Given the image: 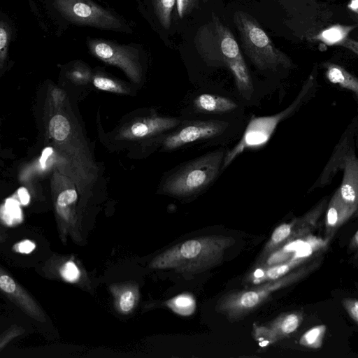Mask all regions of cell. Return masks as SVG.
Instances as JSON below:
<instances>
[{
  "label": "cell",
  "mask_w": 358,
  "mask_h": 358,
  "mask_svg": "<svg viewBox=\"0 0 358 358\" xmlns=\"http://www.w3.org/2000/svg\"><path fill=\"white\" fill-rule=\"evenodd\" d=\"M201 0H176V11L180 18L190 13L197 7Z\"/></svg>",
  "instance_id": "1f68e13d"
},
{
  "label": "cell",
  "mask_w": 358,
  "mask_h": 358,
  "mask_svg": "<svg viewBox=\"0 0 358 358\" xmlns=\"http://www.w3.org/2000/svg\"><path fill=\"white\" fill-rule=\"evenodd\" d=\"M155 13L162 26L169 29L171 24V13L176 0H152Z\"/></svg>",
  "instance_id": "83f0119b"
},
{
  "label": "cell",
  "mask_w": 358,
  "mask_h": 358,
  "mask_svg": "<svg viewBox=\"0 0 358 358\" xmlns=\"http://www.w3.org/2000/svg\"><path fill=\"white\" fill-rule=\"evenodd\" d=\"M66 99V94L63 90L57 87H53L48 96V103L51 113L50 115L63 109Z\"/></svg>",
  "instance_id": "4dcf8cb0"
},
{
  "label": "cell",
  "mask_w": 358,
  "mask_h": 358,
  "mask_svg": "<svg viewBox=\"0 0 358 358\" xmlns=\"http://www.w3.org/2000/svg\"><path fill=\"white\" fill-rule=\"evenodd\" d=\"M235 243L230 236H205L179 243L156 255L150 262L153 269H172L195 275L220 264L227 248Z\"/></svg>",
  "instance_id": "3957f363"
},
{
  "label": "cell",
  "mask_w": 358,
  "mask_h": 358,
  "mask_svg": "<svg viewBox=\"0 0 358 358\" xmlns=\"http://www.w3.org/2000/svg\"><path fill=\"white\" fill-rule=\"evenodd\" d=\"M166 304L174 313L183 316L192 314L196 306L194 298L187 294L176 296L167 301Z\"/></svg>",
  "instance_id": "484cf974"
},
{
  "label": "cell",
  "mask_w": 358,
  "mask_h": 358,
  "mask_svg": "<svg viewBox=\"0 0 358 358\" xmlns=\"http://www.w3.org/2000/svg\"><path fill=\"white\" fill-rule=\"evenodd\" d=\"M242 48L252 64L261 71H275L291 68L290 58L278 49L257 21L249 14L236 11L234 15Z\"/></svg>",
  "instance_id": "8992f818"
},
{
  "label": "cell",
  "mask_w": 358,
  "mask_h": 358,
  "mask_svg": "<svg viewBox=\"0 0 358 358\" xmlns=\"http://www.w3.org/2000/svg\"><path fill=\"white\" fill-rule=\"evenodd\" d=\"M226 152L216 150L186 162L162 178L159 192L177 198H188L208 187L221 171Z\"/></svg>",
  "instance_id": "277c9868"
},
{
  "label": "cell",
  "mask_w": 358,
  "mask_h": 358,
  "mask_svg": "<svg viewBox=\"0 0 358 358\" xmlns=\"http://www.w3.org/2000/svg\"><path fill=\"white\" fill-rule=\"evenodd\" d=\"M229 123L217 120H188L169 133L163 140L159 150L173 151L190 144L221 135Z\"/></svg>",
  "instance_id": "7c38bea8"
},
{
  "label": "cell",
  "mask_w": 358,
  "mask_h": 358,
  "mask_svg": "<svg viewBox=\"0 0 358 358\" xmlns=\"http://www.w3.org/2000/svg\"><path fill=\"white\" fill-rule=\"evenodd\" d=\"M50 189L59 236L66 243L70 237L75 243L83 242L78 213L79 192L73 180L57 169L52 173Z\"/></svg>",
  "instance_id": "52a82bcc"
},
{
  "label": "cell",
  "mask_w": 358,
  "mask_h": 358,
  "mask_svg": "<svg viewBox=\"0 0 358 358\" xmlns=\"http://www.w3.org/2000/svg\"><path fill=\"white\" fill-rule=\"evenodd\" d=\"M358 233L357 231H356L355 236H354V241L353 242L355 243V247L356 248L357 246V244H358V238H357V235Z\"/></svg>",
  "instance_id": "74e56055"
},
{
  "label": "cell",
  "mask_w": 358,
  "mask_h": 358,
  "mask_svg": "<svg viewBox=\"0 0 358 358\" xmlns=\"http://www.w3.org/2000/svg\"><path fill=\"white\" fill-rule=\"evenodd\" d=\"M194 43L198 54L210 66L227 67L229 62L243 58L234 34L213 13L197 30Z\"/></svg>",
  "instance_id": "ba28073f"
},
{
  "label": "cell",
  "mask_w": 358,
  "mask_h": 358,
  "mask_svg": "<svg viewBox=\"0 0 358 358\" xmlns=\"http://www.w3.org/2000/svg\"><path fill=\"white\" fill-rule=\"evenodd\" d=\"M317 76V71L315 67L293 102L280 113L271 116H253L248 122L241 139L231 150L226 152L221 171L226 169L244 151L259 148L266 145L278 124L292 116L314 96L318 87Z\"/></svg>",
  "instance_id": "5b68a950"
},
{
  "label": "cell",
  "mask_w": 358,
  "mask_h": 358,
  "mask_svg": "<svg viewBox=\"0 0 358 358\" xmlns=\"http://www.w3.org/2000/svg\"><path fill=\"white\" fill-rule=\"evenodd\" d=\"M323 66L326 69V78L331 83L358 94V80L356 77L336 64L326 62Z\"/></svg>",
  "instance_id": "603a6c76"
},
{
  "label": "cell",
  "mask_w": 358,
  "mask_h": 358,
  "mask_svg": "<svg viewBox=\"0 0 358 358\" xmlns=\"http://www.w3.org/2000/svg\"><path fill=\"white\" fill-rule=\"evenodd\" d=\"M357 26L332 24L325 27L311 39L312 41H321L324 45H344L348 36Z\"/></svg>",
  "instance_id": "cb8c5ba5"
},
{
  "label": "cell",
  "mask_w": 358,
  "mask_h": 358,
  "mask_svg": "<svg viewBox=\"0 0 358 358\" xmlns=\"http://www.w3.org/2000/svg\"><path fill=\"white\" fill-rule=\"evenodd\" d=\"M88 47L92 55L120 69L134 85L142 84L145 73L138 49L101 39H90Z\"/></svg>",
  "instance_id": "30bf717a"
},
{
  "label": "cell",
  "mask_w": 358,
  "mask_h": 358,
  "mask_svg": "<svg viewBox=\"0 0 358 358\" xmlns=\"http://www.w3.org/2000/svg\"><path fill=\"white\" fill-rule=\"evenodd\" d=\"M45 277L90 289V279L86 271L73 256L54 254L43 263Z\"/></svg>",
  "instance_id": "4fadbf2b"
},
{
  "label": "cell",
  "mask_w": 358,
  "mask_h": 358,
  "mask_svg": "<svg viewBox=\"0 0 358 358\" xmlns=\"http://www.w3.org/2000/svg\"><path fill=\"white\" fill-rule=\"evenodd\" d=\"M7 41L8 33L3 27H0V52L3 50L7 44Z\"/></svg>",
  "instance_id": "836d02e7"
},
{
  "label": "cell",
  "mask_w": 358,
  "mask_h": 358,
  "mask_svg": "<svg viewBox=\"0 0 358 358\" xmlns=\"http://www.w3.org/2000/svg\"><path fill=\"white\" fill-rule=\"evenodd\" d=\"M227 67L232 73L236 87L241 96L250 100L254 92L252 80L243 58L231 61Z\"/></svg>",
  "instance_id": "44dd1931"
},
{
  "label": "cell",
  "mask_w": 358,
  "mask_h": 358,
  "mask_svg": "<svg viewBox=\"0 0 358 358\" xmlns=\"http://www.w3.org/2000/svg\"><path fill=\"white\" fill-rule=\"evenodd\" d=\"M183 120L154 109H138L125 115L112 131L99 136L109 150L127 151L130 157L141 158L159 148L164 138Z\"/></svg>",
  "instance_id": "7a4b0ae2"
},
{
  "label": "cell",
  "mask_w": 358,
  "mask_h": 358,
  "mask_svg": "<svg viewBox=\"0 0 358 358\" xmlns=\"http://www.w3.org/2000/svg\"><path fill=\"white\" fill-rule=\"evenodd\" d=\"M0 292L31 318L45 322L47 317L37 302L15 279L0 267Z\"/></svg>",
  "instance_id": "5bb4252c"
},
{
  "label": "cell",
  "mask_w": 358,
  "mask_h": 358,
  "mask_svg": "<svg viewBox=\"0 0 358 358\" xmlns=\"http://www.w3.org/2000/svg\"><path fill=\"white\" fill-rule=\"evenodd\" d=\"M98 90L121 95H134L136 90L125 83L101 73L93 74L92 82Z\"/></svg>",
  "instance_id": "d4e9b609"
},
{
  "label": "cell",
  "mask_w": 358,
  "mask_h": 358,
  "mask_svg": "<svg viewBox=\"0 0 358 358\" xmlns=\"http://www.w3.org/2000/svg\"><path fill=\"white\" fill-rule=\"evenodd\" d=\"M296 220L290 223H285L278 226L273 232L271 238L265 248V253L272 251L275 248L281 243L291 237L294 234V226Z\"/></svg>",
  "instance_id": "4316f807"
},
{
  "label": "cell",
  "mask_w": 358,
  "mask_h": 358,
  "mask_svg": "<svg viewBox=\"0 0 358 358\" xmlns=\"http://www.w3.org/2000/svg\"><path fill=\"white\" fill-rule=\"evenodd\" d=\"M20 244L23 245V247L19 246V249L22 252H29L34 248V245H33L29 241L23 243L22 242Z\"/></svg>",
  "instance_id": "e575fe53"
},
{
  "label": "cell",
  "mask_w": 358,
  "mask_h": 358,
  "mask_svg": "<svg viewBox=\"0 0 358 358\" xmlns=\"http://www.w3.org/2000/svg\"><path fill=\"white\" fill-rule=\"evenodd\" d=\"M348 8L350 11L355 13L356 15L358 13V0H350L348 4Z\"/></svg>",
  "instance_id": "d590c367"
},
{
  "label": "cell",
  "mask_w": 358,
  "mask_h": 358,
  "mask_svg": "<svg viewBox=\"0 0 358 358\" xmlns=\"http://www.w3.org/2000/svg\"><path fill=\"white\" fill-rule=\"evenodd\" d=\"M93 73L85 64L76 65L69 73L70 80L77 85H87L92 82Z\"/></svg>",
  "instance_id": "f546056e"
},
{
  "label": "cell",
  "mask_w": 358,
  "mask_h": 358,
  "mask_svg": "<svg viewBox=\"0 0 358 358\" xmlns=\"http://www.w3.org/2000/svg\"><path fill=\"white\" fill-rule=\"evenodd\" d=\"M356 125L357 120L355 121V124L352 122V124L349 125V127L335 147L332 155L320 178L311 189L329 185L338 171L342 170L348 154L352 148H355L354 134L356 131Z\"/></svg>",
  "instance_id": "9a60e30c"
},
{
  "label": "cell",
  "mask_w": 358,
  "mask_h": 358,
  "mask_svg": "<svg viewBox=\"0 0 358 358\" xmlns=\"http://www.w3.org/2000/svg\"><path fill=\"white\" fill-rule=\"evenodd\" d=\"M326 331L324 325H318L307 331L300 338V344L307 348H320Z\"/></svg>",
  "instance_id": "f1b7e54d"
},
{
  "label": "cell",
  "mask_w": 358,
  "mask_h": 358,
  "mask_svg": "<svg viewBox=\"0 0 358 358\" xmlns=\"http://www.w3.org/2000/svg\"><path fill=\"white\" fill-rule=\"evenodd\" d=\"M304 260L305 259L302 258L294 259L291 257L285 262L272 265L268 268H257L253 273L252 282L254 284H261L277 280L287 274Z\"/></svg>",
  "instance_id": "7402d4cb"
},
{
  "label": "cell",
  "mask_w": 358,
  "mask_h": 358,
  "mask_svg": "<svg viewBox=\"0 0 358 358\" xmlns=\"http://www.w3.org/2000/svg\"><path fill=\"white\" fill-rule=\"evenodd\" d=\"M50 115L48 131L58 159L56 169L73 180L80 197L87 201L99 179L92 152L71 114L63 108Z\"/></svg>",
  "instance_id": "6da1fadb"
},
{
  "label": "cell",
  "mask_w": 358,
  "mask_h": 358,
  "mask_svg": "<svg viewBox=\"0 0 358 358\" xmlns=\"http://www.w3.org/2000/svg\"><path fill=\"white\" fill-rule=\"evenodd\" d=\"M58 6L67 18L81 25L114 31L129 29L118 16L91 0H58Z\"/></svg>",
  "instance_id": "8fae6325"
},
{
  "label": "cell",
  "mask_w": 358,
  "mask_h": 358,
  "mask_svg": "<svg viewBox=\"0 0 358 358\" xmlns=\"http://www.w3.org/2000/svg\"><path fill=\"white\" fill-rule=\"evenodd\" d=\"M8 235L6 229L0 224V243L6 241Z\"/></svg>",
  "instance_id": "8d00e7d4"
},
{
  "label": "cell",
  "mask_w": 358,
  "mask_h": 358,
  "mask_svg": "<svg viewBox=\"0 0 358 358\" xmlns=\"http://www.w3.org/2000/svg\"><path fill=\"white\" fill-rule=\"evenodd\" d=\"M342 182L338 188L343 201L347 204L357 207L358 206V159L355 155V148L348 154L344 165Z\"/></svg>",
  "instance_id": "e0dca14e"
},
{
  "label": "cell",
  "mask_w": 358,
  "mask_h": 358,
  "mask_svg": "<svg viewBox=\"0 0 358 358\" xmlns=\"http://www.w3.org/2000/svg\"><path fill=\"white\" fill-rule=\"evenodd\" d=\"M357 207L345 203L341 197L338 189L332 196L327 211L326 227L328 231L336 229L350 218Z\"/></svg>",
  "instance_id": "ffe728a7"
},
{
  "label": "cell",
  "mask_w": 358,
  "mask_h": 358,
  "mask_svg": "<svg viewBox=\"0 0 358 358\" xmlns=\"http://www.w3.org/2000/svg\"><path fill=\"white\" fill-rule=\"evenodd\" d=\"M315 266L311 264L255 288L229 293L217 301L216 310L229 320L240 319L257 308L273 292L303 278Z\"/></svg>",
  "instance_id": "9c48e42d"
},
{
  "label": "cell",
  "mask_w": 358,
  "mask_h": 358,
  "mask_svg": "<svg viewBox=\"0 0 358 358\" xmlns=\"http://www.w3.org/2000/svg\"><path fill=\"white\" fill-rule=\"evenodd\" d=\"M115 310L122 315L133 312L139 300L138 285L131 282L115 283L109 286Z\"/></svg>",
  "instance_id": "ac0fdd59"
},
{
  "label": "cell",
  "mask_w": 358,
  "mask_h": 358,
  "mask_svg": "<svg viewBox=\"0 0 358 358\" xmlns=\"http://www.w3.org/2000/svg\"><path fill=\"white\" fill-rule=\"evenodd\" d=\"M344 306L351 318L357 323L358 322V301L357 299H346Z\"/></svg>",
  "instance_id": "d6a6232c"
},
{
  "label": "cell",
  "mask_w": 358,
  "mask_h": 358,
  "mask_svg": "<svg viewBox=\"0 0 358 358\" xmlns=\"http://www.w3.org/2000/svg\"><path fill=\"white\" fill-rule=\"evenodd\" d=\"M192 106L195 111L208 114L229 113L237 108V104L230 99L209 93L195 96Z\"/></svg>",
  "instance_id": "d6986e66"
},
{
  "label": "cell",
  "mask_w": 358,
  "mask_h": 358,
  "mask_svg": "<svg viewBox=\"0 0 358 358\" xmlns=\"http://www.w3.org/2000/svg\"><path fill=\"white\" fill-rule=\"evenodd\" d=\"M302 320L299 313L282 315L268 326L257 327L255 336L257 340L266 341L265 344L275 342L296 331Z\"/></svg>",
  "instance_id": "2e32d148"
}]
</instances>
